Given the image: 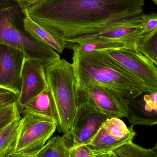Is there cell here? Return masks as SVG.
<instances>
[{
	"label": "cell",
	"mask_w": 157,
	"mask_h": 157,
	"mask_svg": "<svg viewBox=\"0 0 157 157\" xmlns=\"http://www.w3.org/2000/svg\"><path fill=\"white\" fill-rule=\"evenodd\" d=\"M145 0H41L27 10L36 23L68 39L99 34L143 12Z\"/></svg>",
	"instance_id": "cell-1"
},
{
	"label": "cell",
	"mask_w": 157,
	"mask_h": 157,
	"mask_svg": "<svg viewBox=\"0 0 157 157\" xmlns=\"http://www.w3.org/2000/svg\"><path fill=\"white\" fill-rule=\"evenodd\" d=\"M72 49L78 86H101L127 99L145 92L135 78L102 51L82 52L74 46Z\"/></svg>",
	"instance_id": "cell-2"
},
{
	"label": "cell",
	"mask_w": 157,
	"mask_h": 157,
	"mask_svg": "<svg viewBox=\"0 0 157 157\" xmlns=\"http://www.w3.org/2000/svg\"><path fill=\"white\" fill-rule=\"evenodd\" d=\"M25 16L16 0H0V44L18 49L27 59L40 61L47 65L59 60L56 51L26 32Z\"/></svg>",
	"instance_id": "cell-3"
},
{
	"label": "cell",
	"mask_w": 157,
	"mask_h": 157,
	"mask_svg": "<svg viewBox=\"0 0 157 157\" xmlns=\"http://www.w3.org/2000/svg\"><path fill=\"white\" fill-rule=\"evenodd\" d=\"M48 87L59 113L61 133L71 127L78 106V84L72 64L60 59L45 68Z\"/></svg>",
	"instance_id": "cell-4"
},
{
	"label": "cell",
	"mask_w": 157,
	"mask_h": 157,
	"mask_svg": "<svg viewBox=\"0 0 157 157\" xmlns=\"http://www.w3.org/2000/svg\"><path fill=\"white\" fill-rule=\"evenodd\" d=\"M56 130L57 124L51 118L31 113L22 115L13 153L36 155Z\"/></svg>",
	"instance_id": "cell-5"
},
{
	"label": "cell",
	"mask_w": 157,
	"mask_h": 157,
	"mask_svg": "<svg viewBox=\"0 0 157 157\" xmlns=\"http://www.w3.org/2000/svg\"><path fill=\"white\" fill-rule=\"evenodd\" d=\"M102 51L130 73L144 88L145 92L157 90V67L137 48Z\"/></svg>",
	"instance_id": "cell-6"
},
{
	"label": "cell",
	"mask_w": 157,
	"mask_h": 157,
	"mask_svg": "<svg viewBox=\"0 0 157 157\" xmlns=\"http://www.w3.org/2000/svg\"><path fill=\"white\" fill-rule=\"evenodd\" d=\"M109 116L78 101L74 120L70 131L64 134L65 144L69 149L88 145Z\"/></svg>",
	"instance_id": "cell-7"
},
{
	"label": "cell",
	"mask_w": 157,
	"mask_h": 157,
	"mask_svg": "<svg viewBox=\"0 0 157 157\" xmlns=\"http://www.w3.org/2000/svg\"><path fill=\"white\" fill-rule=\"evenodd\" d=\"M125 98L100 86H78V101L110 118L127 117Z\"/></svg>",
	"instance_id": "cell-8"
},
{
	"label": "cell",
	"mask_w": 157,
	"mask_h": 157,
	"mask_svg": "<svg viewBox=\"0 0 157 157\" xmlns=\"http://www.w3.org/2000/svg\"><path fill=\"white\" fill-rule=\"evenodd\" d=\"M136 135L133 126L127 127L120 118H109L102 124L88 146L94 154L113 151L132 142Z\"/></svg>",
	"instance_id": "cell-9"
},
{
	"label": "cell",
	"mask_w": 157,
	"mask_h": 157,
	"mask_svg": "<svg viewBox=\"0 0 157 157\" xmlns=\"http://www.w3.org/2000/svg\"><path fill=\"white\" fill-rule=\"evenodd\" d=\"M25 54L18 49L0 44V89L12 91L18 97Z\"/></svg>",
	"instance_id": "cell-10"
},
{
	"label": "cell",
	"mask_w": 157,
	"mask_h": 157,
	"mask_svg": "<svg viewBox=\"0 0 157 157\" xmlns=\"http://www.w3.org/2000/svg\"><path fill=\"white\" fill-rule=\"evenodd\" d=\"M44 63L26 59L21 74V90L17 98L19 110L48 87Z\"/></svg>",
	"instance_id": "cell-11"
},
{
	"label": "cell",
	"mask_w": 157,
	"mask_h": 157,
	"mask_svg": "<svg viewBox=\"0 0 157 157\" xmlns=\"http://www.w3.org/2000/svg\"><path fill=\"white\" fill-rule=\"evenodd\" d=\"M127 118L132 126L157 124V90L144 92L132 99L125 98Z\"/></svg>",
	"instance_id": "cell-12"
},
{
	"label": "cell",
	"mask_w": 157,
	"mask_h": 157,
	"mask_svg": "<svg viewBox=\"0 0 157 157\" xmlns=\"http://www.w3.org/2000/svg\"><path fill=\"white\" fill-rule=\"evenodd\" d=\"M98 34L101 37L121 43L127 48H137L144 36L140 16Z\"/></svg>",
	"instance_id": "cell-13"
},
{
	"label": "cell",
	"mask_w": 157,
	"mask_h": 157,
	"mask_svg": "<svg viewBox=\"0 0 157 157\" xmlns=\"http://www.w3.org/2000/svg\"><path fill=\"white\" fill-rule=\"evenodd\" d=\"M26 13L24 28L26 32L36 41L49 47L57 53H62L69 48L68 39L55 29L42 25L32 20Z\"/></svg>",
	"instance_id": "cell-14"
},
{
	"label": "cell",
	"mask_w": 157,
	"mask_h": 157,
	"mask_svg": "<svg viewBox=\"0 0 157 157\" xmlns=\"http://www.w3.org/2000/svg\"><path fill=\"white\" fill-rule=\"evenodd\" d=\"M21 115L28 113L51 118L57 124V130L61 133L59 117L51 91L48 87L19 110Z\"/></svg>",
	"instance_id": "cell-15"
},
{
	"label": "cell",
	"mask_w": 157,
	"mask_h": 157,
	"mask_svg": "<svg viewBox=\"0 0 157 157\" xmlns=\"http://www.w3.org/2000/svg\"><path fill=\"white\" fill-rule=\"evenodd\" d=\"M68 40L70 44H74V47L82 52L125 48L123 44L101 37L98 34H86Z\"/></svg>",
	"instance_id": "cell-16"
},
{
	"label": "cell",
	"mask_w": 157,
	"mask_h": 157,
	"mask_svg": "<svg viewBox=\"0 0 157 157\" xmlns=\"http://www.w3.org/2000/svg\"><path fill=\"white\" fill-rule=\"evenodd\" d=\"M20 120L12 122L0 131V157H5L14 152Z\"/></svg>",
	"instance_id": "cell-17"
},
{
	"label": "cell",
	"mask_w": 157,
	"mask_h": 157,
	"mask_svg": "<svg viewBox=\"0 0 157 157\" xmlns=\"http://www.w3.org/2000/svg\"><path fill=\"white\" fill-rule=\"evenodd\" d=\"M71 150L65 144L63 136H53L50 138L36 155L37 157H70Z\"/></svg>",
	"instance_id": "cell-18"
},
{
	"label": "cell",
	"mask_w": 157,
	"mask_h": 157,
	"mask_svg": "<svg viewBox=\"0 0 157 157\" xmlns=\"http://www.w3.org/2000/svg\"><path fill=\"white\" fill-rule=\"evenodd\" d=\"M119 157H156L151 149L144 148L132 142L113 150Z\"/></svg>",
	"instance_id": "cell-19"
},
{
	"label": "cell",
	"mask_w": 157,
	"mask_h": 157,
	"mask_svg": "<svg viewBox=\"0 0 157 157\" xmlns=\"http://www.w3.org/2000/svg\"><path fill=\"white\" fill-rule=\"evenodd\" d=\"M138 50L155 63L157 59V29L143 39L137 46Z\"/></svg>",
	"instance_id": "cell-20"
},
{
	"label": "cell",
	"mask_w": 157,
	"mask_h": 157,
	"mask_svg": "<svg viewBox=\"0 0 157 157\" xmlns=\"http://www.w3.org/2000/svg\"><path fill=\"white\" fill-rule=\"evenodd\" d=\"M21 119L17 102L0 109V131L12 122Z\"/></svg>",
	"instance_id": "cell-21"
},
{
	"label": "cell",
	"mask_w": 157,
	"mask_h": 157,
	"mask_svg": "<svg viewBox=\"0 0 157 157\" xmlns=\"http://www.w3.org/2000/svg\"><path fill=\"white\" fill-rule=\"evenodd\" d=\"M140 16L144 33L143 39H144L151 35L157 29V13L143 14Z\"/></svg>",
	"instance_id": "cell-22"
},
{
	"label": "cell",
	"mask_w": 157,
	"mask_h": 157,
	"mask_svg": "<svg viewBox=\"0 0 157 157\" xmlns=\"http://www.w3.org/2000/svg\"><path fill=\"white\" fill-rule=\"evenodd\" d=\"M17 95L12 91L0 89V109L17 102Z\"/></svg>",
	"instance_id": "cell-23"
},
{
	"label": "cell",
	"mask_w": 157,
	"mask_h": 157,
	"mask_svg": "<svg viewBox=\"0 0 157 157\" xmlns=\"http://www.w3.org/2000/svg\"><path fill=\"white\" fill-rule=\"evenodd\" d=\"M79 157H95L94 154L88 145L76 147Z\"/></svg>",
	"instance_id": "cell-24"
},
{
	"label": "cell",
	"mask_w": 157,
	"mask_h": 157,
	"mask_svg": "<svg viewBox=\"0 0 157 157\" xmlns=\"http://www.w3.org/2000/svg\"><path fill=\"white\" fill-rule=\"evenodd\" d=\"M24 12H25L30 6L36 4L41 0H16Z\"/></svg>",
	"instance_id": "cell-25"
},
{
	"label": "cell",
	"mask_w": 157,
	"mask_h": 157,
	"mask_svg": "<svg viewBox=\"0 0 157 157\" xmlns=\"http://www.w3.org/2000/svg\"><path fill=\"white\" fill-rule=\"evenodd\" d=\"M95 157H119L113 151L94 154Z\"/></svg>",
	"instance_id": "cell-26"
},
{
	"label": "cell",
	"mask_w": 157,
	"mask_h": 157,
	"mask_svg": "<svg viewBox=\"0 0 157 157\" xmlns=\"http://www.w3.org/2000/svg\"><path fill=\"white\" fill-rule=\"evenodd\" d=\"M5 157H37L36 155L30 156L25 155H19V154H15V153H10L9 155H7Z\"/></svg>",
	"instance_id": "cell-27"
},
{
	"label": "cell",
	"mask_w": 157,
	"mask_h": 157,
	"mask_svg": "<svg viewBox=\"0 0 157 157\" xmlns=\"http://www.w3.org/2000/svg\"><path fill=\"white\" fill-rule=\"evenodd\" d=\"M70 157H79L76 147L71 150V155Z\"/></svg>",
	"instance_id": "cell-28"
},
{
	"label": "cell",
	"mask_w": 157,
	"mask_h": 157,
	"mask_svg": "<svg viewBox=\"0 0 157 157\" xmlns=\"http://www.w3.org/2000/svg\"><path fill=\"white\" fill-rule=\"evenodd\" d=\"M151 150L154 152L156 157H157V142L156 144H155V146H154L153 148H151Z\"/></svg>",
	"instance_id": "cell-29"
},
{
	"label": "cell",
	"mask_w": 157,
	"mask_h": 157,
	"mask_svg": "<svg viewBox=\"0 0 157 157\" xmlns=\"http://www.w3.org/2000/svg\"><path fill=\"white\" fill-rule=\"evenodd\" d=\"M152 1L154 2V3L157 6V0H152Z\"/></svg>",
	"instance_id": "cell-30"
},
{
	"label": "cell",
	"mask_w": 157,
	"mask_h": 157,
	"mask_svg": "<svg viewBox=\"0 0 157 157\" xmlns=\"http://www.w3.org/2000/svg\"><path fill=\"white\" fill-rule=\"evenodd\" d=\"M155 63V65L156 66V67H157V59H156V60L155 61V63Z\"/></svg>",
	"instance_id": "cell-31"
}]
</instances>
